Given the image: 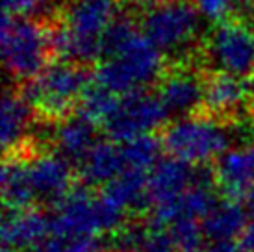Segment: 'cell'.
<instances>
[{
  "label": "cell",
  "mask_w": 254,
  "mask_h": 252,
  "mask_svg": "<svg viewBox=\"0 0 254 252\" xmlns=\"http://www.w3.org/2000/svg\"><path fill=\"white\" fill-rule=\"evenodd\" d=\"M95 126V123L82 117L80 113L74 117L60 119V125L52 132V141L56 145L58 154L67 158L71 163H80L97 145Z\"/></svg>",
  "instance_id": "cell-20"
},
{
  "label": "cell",
  "mask_w": 254,
  "mask_h": 252,
  "mask_svg": "<svg viewBox=\"0 0 254 252\" xmlns=\"http://www.w3.org/2000/svg\"><path fill=\"white\" fill-rule=\"evenodd\" d=\"M28 176L37 200L56 204L71 191V161L62 154H39L26 160Z\"/></svg>",
  "instance_id": "cell-11"
},
{
  "label": "cell",
  "mask_w": 254,
  "mask_h": 252,
  "mask_svg": "<svg viewBox=\"0 0 254 252\" xmlns=\"http://www.w3.org/2000/svg\"><path fill=\"white\" fill-rule=\"evenodd\" d=\"M163 76V52L128 19H115L104 35L102 62L93 80L115 95L145 91Z\"/></svg>",
  "instance_id": "cell-1"
},
{
  "label": "cell",
  "mask_w": 254,
  "mask_h": 252,
  "mask_svg": "<svg viewBox=\"0 0 254 252\" xmlns=\"http://www.w3.org/2000/svg\"><path fill=\"white\" fill-rule=\"evenodd\" d=\"M80 176L87 186H108L127 171L123 147L117 141H97L89 154L78 163Z\"/></svg>",
  "instance_id": "cell-19"
},
{
  "label": "cell",
  "mask_w": 254,
  "mask_h": 252,
  "mask_svg": "<svg viewBox=\"0 0 254 252\" xmlns=\"http://www.w3.org/2000/svg\"><path fill=\"white\" fill-rule=\"evenodd\" d=\"M200 19L193 0H160L145 9L141 32L163 54H175L195 41Z\"/></svg>",
  "instance_id": "cell-7"
},
{
  "label": "cell",
  "mask_w": 254,
  "mask_h": 252,
  "mask_svg": "<svg viewBox=\"0 0 254 252\" xmlns=\"http://www.w3.org/2000/svg\"><path fill=\"white\" fill-rule=\"evenodd\" d=\"M163 148L190 165L217 160L230 145V130L213 115H182L165 126Z\"/></svg>",
  "instance_id": "cell-5"
},
{
  "label": "cell",
  "mask_w": 254,
  "mask_h": 252,
  "mask_svg": "<svg viewBox=\"0 0 254 252\" xmlns=\"http://www.w3.org/2000/svg\"><path fill=\"white\" fill-rule=\"evenodd\" d=\"M99 238L84 236V238H64L50 234L41 245L36 247L32 252H100Z\"/></svg>",
  "instance_id": "cell-25"
},
{
  "label": "cell",
  "mask_w": 254,
  "mask_h": 252,
  "mask_svg": "<svg viewBox=\"0 0 254 252\" xmlns=\"http://www.w3.org/2000/svg\"><path fill=\"white\" fill-rule=\"evenodd\" d=\"M110 252H177L175 238L165 224L152 221L117 228L108 241Z\"/></svg>",
  "instance_id": "cell-15"
},
{
  "label": "cell",
  "mask_w": 254,
  "mask_h": 252,
  "mask_svg": "<svg viewBox=\"0 0 254 252\" xmlns=\"http://www.w3.org/2000/svg\"><path fill=\"white\" fill-rule=\"evenodd\" d=\"M249 104H251V108H253L254 112V78L253 82H251V85H249Z\"/></svg>",
  "instance_id": "cell-32"
},
{
  "label": "cell",
  "mask_w": 254,
  "mask_h": 252,
  "mask_svg": "<svg viewBox=\"0 0 254 252\" xmlns=\"http://www.w3.org/2000/svg\"><path fill=\"white\" fill-rule=\"evenodd\" d=\"M206 58L217 72L236 78L254 74V28L238 21L215 24L206 39Z\"/></svg>",
  "instance_id": "cell-8"
},
{
  "label": "cell",
  "mask_w": 254,
  "mask_h": 252,
  "mask_svg": "<svg viewBox=\"0 0 254 252\" xmlns=\"http://www.w3.org/2000/svg\"><path fill=\"white\" fill-rule=\"evenodd\" d=\"M0 180H2V198L7 210L30 208L37 200L32 182H30L26 160H21L15 154L13 158L6 160Z\"/></svg>",
  "instance_id": "cell-22"
},
{
  "label": "cell",
  "mask_w": 254,
  "mask_h": 252,
  "mask_svg": "<svg viewBox=\"0 0 254 252\" xmlns=\"http://www.w3.org/2000/svg\"><path fill=\"white\" fill-rule=\"evenodd\" d=\"M247 211L236 198H226L215 202L208 215L202 219V232L212 243L232 241L243 234L247 226Z\"/></svg>",
  "instance_id": "cell-21"
},
{
  "label": "cell",
  "mask_w": 254,
  "mask_h": 252,
  "mask_svg": "<svg viewBox=\"0 0 254 252\" xmlns=\"http://www.w3.org/2000/svg\"><path fill=\"white\" fill-rule=\"evenodd\" d=\"M245 202H247V206L251 208V211H254V184L251 186V189H249L247 193H245Z\"/></svg>",
  "instance_id": "cell-31"
},
{
  "label": "cell",
  "mask_w": 254,
  "mask_h": 252,
  "mask_svg": "<svg viewBox=\"0 0 254 252\" xmlns=\"http://www.w3.org/2000/svg\"><path fill=\"white\" fill-rule=\"evenodd\" d=\"M125 2H128L130 6H134V7H143V9H147V7H150L152 4L160 2V0H125Z\"/></svg>",
  "instance_id": "cell-30"
},
{
  "label": "cell",
  "mask_w": 254,
  "mask_h": 252,
  "mask_svg": "<svg viewBox=\"0 0 254 252\" xmlns=\"http://www.w3.org/2000/svg\"><path fill=\"white\" fill-rule=\"evenodd\" d=\"M213 180L228 196H245L254 184V141L226 148L215 161Z\"/></svg>",
  "instance_id": "cell-13"
},
{
  "label": "cell",
  "mask_w": 254,
  "mask_h": 252,
  "mask_svg": "<svg viewBox=\"0 0 254 252\" xmlns=\"http://www.w3.org/2000/svg\"><path fill=\"white\" fill-rule=\"evenodd\" d=\"M160 100L169 115H190L197 112L204 100V80L191 69H175L158 82Z\"/></svg>",
  "instance_id": "cell-12"
},
{
  "label": "cell",
  "mask_w": 254,
  "mask_h": 252,
  "mask_svg": "<svg viewBox=\"0 0 254 252\" xmlns=\"http://www.w3.org/2000/svg\"><path fill=\"white\" fill-rule=\"evenodd\" d=\"M200 173H195L190 163L175 156L160 158L148 173V204L152 210H160L175 202L198 180Z\"/></svg>",
  "instance_id": "cell-10"
},
{
  "label": "cell",
  "mask_w": 254,
  "mask_h": 252,
  "mask_svg": "<svg viewBox=\"0 0 254 252\" xmlns=\"http://www.w3.org/2000/svg\"><path fill=\"white\" fill-rule=\"evenodd\" d=\"M2 252H21V251H17V249H9V247H4V251Z\"/></svg>",
  "instance_id": "cell-33"
},
{
  "label": "cell",
  "mask_w": 254,
  "mask_h": 252,
  "mask_svg": "<svg viewBox=\"0 0 254 252\" xmlns=\"http://www.w3.org/2000/svg\"><path fill=\"white\" fill-rule=\"evenodd\" d=\"M127 213L102 193L95 196L87 189H71L54 204V211L50 213V234L64 238H99L102 232L121 228Z\"/></svg>",
  "instance_id": "cell-3"
},
{
  "label": "cell",
  "mask_w": 254,
  "mask_h": 252,
  "mask_svg": "<svg viewBox=\"0 0 254 252\" xmlns=\"http://www.w3.org/2000/svg\"><path fill=\"white\" fill-rule=\"evenodd\" d=\"M160 141L154 135H139L135 139H130L127 143H121L123 147V156H125V163L127 169L132 171H143V173H150V169L154 167L158 160H160V150H162Z\"/></svg>",
  "instance_id": "cell-24"
},
{
  "label": "cell",
  "mask_w": 254,
  "mask_h": 252,
  "mask_svg": "<svg viewBox=\"0 0 254 252\" xmlns=\"http://www.w3.org/2000/svg\"><path fill=\"white\" fill-rule=\"evenodd\" d=\"M119 102V95L112 93L110 89L102 87L93 80L84 91L80 104H78V113L89 119L95 125H104L106 119L112 115L115 106Z\"/></svg>",
  "instance_id": "cell-23"
},
{
  "label": "cell",
  "mask_w": 254,
  "mask_h": 252,
  "mask_svg": "<svg viewBox=\"0 0 254 252\" xmlns=\"http://www.w3.org/2000/svg\"><path fill=\"white\" fill-rule=\"evenodd\" d=\"M2 2L6 15L13 17H34L41 13L47 6V0H2Z\"/></svg>",
  "instance_id": "cell-27"
},
{
  "label": "cell",
  "mask_w": 254,
  "mask_h": 252,
  "mask_svg": "<svg viewBox=\"0 0 254 252\" xmlns=\"http://www.w3.org/2000/svg\"><path fill=\"white\" fill-rule=\"evenodd\" d=\"M50 236V215L34 208L7 210L2 221L4 247L28 251L36 249Z\"/></svg>",
  "instance_id": "cell-14"
},
{
  "label": "cell",
  "mask_w": 254,
  "mask_h": 252,
  "mask_svg": "<svg viewBox=\"0 0 254 252\" xmlns=\"http://www.w3.org/2000/svg\"><path fill=\"white\" fill-rule=\"evenodd\" d=\"M50 32L30 17L4 15L2 22V58L9 76L28 82L47 67Z\"/></svg>",
  "instance_id": "cell-6"
},
{
  "label": "cell",
  "mask_w": 254,
  "mask_h": 252,
  "mask_svg": "<svg viewBox=\"0 0 254 252\" xmlns=\"http://www.w3.org/2000/svg\"><path fill=\"white\" fill-rule=\"evenodd\" d=\"M169 117L158 95L135 91L119 97L112 115L104 123L106 133L117 143H127L160 128Z\"/></svg>",
  "instance_id": "cell-9"
},
{
  "label": "cell",
  "mask_w": 254,
  "mask_h": 252,
  "mask_svg": "<svg viewBox=\"0 0 254 252\" xmlns=\"http://www.w3.org/2000/svg\"><path fill=\"white\" fill-rule=\"evenodd\" d=\"M217 202L212 191V180L206 175H198V180L175 202L165 208L154 210V221L171 226L180 221H202Z\"/></svg>",
  "instance_id": "cell-16"
},
{
  "label": "cell",
  "mask_w": 254,
  "mask_h": 252,
  "mask_svg": "<svg viewBox=\"0 0 254 252\" xmlns=\"http://www.w3.org/2000/svg\"><path fill=\"white\" fill-rule=\"evenodd\" d=\"M245 100H249V89L241 84L240 78L225 72H215L204 80L206 112L217 119H234L243 110Z\"/></svg>",
  "instance_id": "cell-17"
},
{
  "label": "cell",
  "mask_w": 254,
  "mask_h": 252,
  "mask_svg": "<svg viewBox=\"0 0 254 252\" xmlns=\"http://www.w3.org/2000/svg\"><path fill=\"white\" fill-rule=\"evenodd\" d=\"M115 0H74L50 32L52 50L78 65L102 58L104 35L117 19Z\"/></svg>",
  "instance_id": "cell-2"
},
{
  "label": "cell",
  "mask_w": 254,
  "mask_h": 252,
  "mask_svg": "<svg viewBox=\"0 0 254 252\" xmlns=\"http://www.w3.org/2000/svg\"><path fill=\"white\" fill-rule=\"evenodd\" d=\"M89 84L82 65L62 60L47 65L37 76L24 82L21 93L47 119H64L80 102Z\"/></svg>",
  "instance_id": "cell-4"
},
{
  "label": "cell",
  "mask_w": 254,
  "mask_h": 252,
  "mask_svg": "<svg viewBox=\"0 0 254 252\" xmlns=\"http://www.w3.org/2000/svg\"><path fill=\"white\" fill-rule=\"evenodd\" d=\"M195 252H243V249L232 241H217L206 249H197Z\"/></svg>",
  "instance_id": "cell-29"
},
{
  "label": "cell",
  "mask_w": 254,
  "mask_h": 252,
  "mask_svg": "<svg viewBox=\"0 0 254 252\" xmlns=\"http://www.w3.org/2000/svg\"><path fill=\"white\" fill-rule=\"evenodd\" d=\"M32 125V104L22 93L6 91L0 113V139L6 152L15 154L26 145Z\"/></svg>",
  "instance_id": "cell-18"
},
{
  "label": "cell",
  "mask_w": 254,
  "mask_h": 252,
  "mask_svg": "<svg viewBox=\"0 0 254 252\" xmlns=\"http://www.w3.org/2000/svg\"><path fill=\"white\" fill-rule=\"evenodd\" d=\"M198 15L208 22L221 24L228 21L236 7V0H193Z\"/></svg>",
  "instance_id": "cell-26"
},
{
  "label": "cell",
  "mask_w": 254,
  "mask_h": 252,
  "mask_svg": "<svg viewBox=\"0 0 254 252\" xmlns=\"http://www.w3.org/2000/svg\"><path fill=\"white\" fill-rule=\"evenodd\" d=\"M240 247L243 249V252H254V211H253V217L249 219L243 234H241Z\"/></svg>",
  "instance_id": "cell-28"
}]
</instances>
